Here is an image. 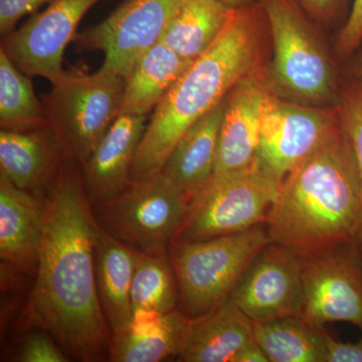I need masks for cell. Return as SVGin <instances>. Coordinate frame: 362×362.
<instances>
[{"instance_id": "1", "label": "cell", "mask_w": 362, "mask_h": 362, "mask_svg": "<svg viewBox=\"0 0 362 362\" xmlns=\"http://www.w3.org/2000/svg\"><path fill=\"white\" fill-rule=\"evenodd\" d=\"M44 202L39 259L26 318L47 331L74 358L104 361L109 358L112 332L97 287L99 223L75 159L66 156Z\"/></svg>"}, {"instance_id": "2", "label": "cell", "mask_w": 362, "mask_h": 362, "mask_svg": "<svg viewBox=\"0 0 362 362\" xmlns=\"http://www.w3.org/2000/svg\"><path fill=\"white\" fill-rule=\"evenodd\" d=\"M361 192L351 147L339 124L283 182L266 226L271 243L302 259L357 243Z\"/></svg>"}, {"instance_id": "3", "label": "cell", "mask_w": 362, "mask_h": 362, "mask_svg": "<svg viewBox=\"0 0 362 362\" xmlns=\"http://www.w3.org/2000/svg\"><path fill=\"white\" fill-rule=\"evenodd\" d=\"M259 2L233 8L218 39L190 64L152 112L130 173L140 181L161 173L185 131L259 69Z\"/></svg>"}, {"instance_id": "4", "label": "cell", "mask_w": 362, "mask_h": 362, "mask_svg": "<svg viewBox=\"0 0 362 362\" xmlns=\"http://www.w3.org/2000/svg\"><path fill=\"white\" fill-rule=\"evenodd\" d=\"M269 243L266 223L213 239L171 242L168 256L183 312L199 319L220 308Z\"/></svg>"}, {"instance_id": "5", "label": "cell", "mask_w": 362, "mask_h": 362, "mask_svg": "<svg viewBox=\"0 0 362 362\" xmlns=\"http://www.w3.org/2000/svg\"><path fill=\"white\" fill-rule=\"evenodd\" d=\"M125 78L101 66L71 68L42 95L47 126L66 156L83 164L120 115Z\"/></svg>"}, {"instance_id": "6", "label": "cell", "mask_w": 362, "mask_h": 362, "mask_svg": "<svg viewBox=\"0 0 362 362\" xmlns=\"http://www.w3.org/2000/svg\"><path fill=\"white\" fill-rule=\"evenodd\" d=\"M273 37L269 89L296 103L318 106L337 93L333 66L323 45L293 0H257Z\"/></svg>"}, {"instance_id": "7", "label": "cell", "mask_w": 362, "mask_h": 362, "mask_svg": "<svg viewBox=\"0 0 362 362\" xmlns=\"http://www.w3.org/2000/svg\"><path fill=\"white\" fill-rule=\"evenodd\" d=\"M280 187L258 160L237 173L213 175L188 201L173 242L213 239L266 223Z\"/></svg>"}, {"instance_id": "8", "label": "cell", "mask_w": 362, "mask_h": 362, "mask_svg": "<svg viewBox=\"0 0 362 362\" xmlns=\"http://www.w3.org/2000/svg\"><path fill=\"white\" fill-rule=\"evenodd\" d=\"M185 195L162 173L127 187L95 209L103 230L142 252L168 251L187 211Z\"/></svg>"}, {"instance_id": "9", "label": "cell", "mask_w": 362, "mask_h": 362, "mask_svg": "<svg viewBox=\"0 0 362 362\" xmlns=\"http://www.w3.org/2000/svg\"><path fill=\"white\" fill-rule=\"evenodd\" d=\"M185 0H125L101 23L73 40L78 52L100 51L104 68L127 78L137 59L160 42Z\"/></svg>"}, {"instance_id": "10", "label": "cell", "mask_w": 362, "mask_h": 362, "mask_svg": "<svg viewBox=\"0 0 362 362\" xmlns=\"http://www.w3.org/2000/svg\"><path fill=\"white\" fill-rule=\"evenodd\" d=\"M339 124V112L267 97L262 114L257 160L282 183Z\"/></svg>"}, {"instance_id": "11", "label": "cell", "mask_w": 362, "mask_h": 362, "mask_svg": "<svg viewBox=\"0 0 362 362\" xmlns=\"http://www.w3.org/2000/svg\"><path fill=\"white\" fill-rule=\"evenodd\" d=\"M301 318L313 327L349 322L362 331V252L357 243L302 259Z\"/></svg>"}, {"instance_id": "12", "label": "cell", "mask_w": 362, "mask_h": 362, "mask_svg": "<svg viewBox=\"0 0 362 362\" xmlns=\"http://www.w3.org/2000/svg\"><path fill=\"white\" fill-rule=\"evenodd\" d=\"M102 0H52L14 32L4 35L1 47L14 65L30 77L51 84L63 76L66 45L73 42L85 14Z\"/></svg>"}, {"instance_id": "13", "label": "cell", "mask_w": 362, "mask_h": 362, "mask_svg": "<svg viewBox=\"0 0 362 362\" xmlns=\"http://www.w3.org/2000/svg\"><path fill=\"white\" fill-rule=\"evenodd\" d=\"M302 271L300 257L270 242L245 272L230 300L252 322L301 318Z\"/></svg>"}, {"instance_id": "14", "label": "cell", "mask_w": 362, "mask_h": 362, "mask_svg": "<svg viewBox=\"0 0 362 362\" xmlns=\"http://www.w3.org/2000/svg\"><path fill=\"white\" fill-rule=\"evenodd\" d=\"M270 92L258 69L228 93L214 175L237 173L256 162L262 114Z\"/></svg>"}, {"instance_id": "15", "label": "cell", "mask_w": 362, "mask_h": 362, "mask_svg": "<svg viewBox=\"0 0 362 362\" xmlns=\"http://www.w3.org/2000/svg\"><path fill=\"white\" fill-rule=\"evenodd\" d=\"M146 122L147 116H119L81 164L83 185L93 209L110 201L131 182V168Z\"/></svg>"}, {"instance_id": "16", "label": "cell", "mask_w": 362, "mask_h": 362, "mask_svg": "<svg viewBox=\"0 0 362 362\" xmlns=\"http://www.w3.org/2000/svg\"><path fill=\"white\" fill-rule=\"evenodd\" d=\"M66 156L49 126L0 131V173L30 194L40 197L47 194Z\"/></svg>"}, {"instance_id": "17", "label": "cell", "mask_w": 362, "mask_h": 362, "mask_svg": "<svg viewBox=\"0 0 362 362\" xmlns=\"http://www.w3.org/2000/svg\"><path fill=\"white\" fill-rule=\"evenodd\" d=\"M44 197L21 189L0 173V257L2 263L30 275H35L39 259Z\"/></svg>"}, {"instance_id": "18", "label": "cell", "mask_w": 362, "mask_h": 362, "mask_svg": "<svg viewBox=\"0 0 362 362\" xmlns=\"http://www.w3.org/2000/svg\"><path fill=\"white\" fill-rule=\"evenodd\" d=\"M192 319L176 309L161 313L148 309L133 311L129 328L113 335L109 359L114 362H159L177 358Z\"/></svg>"}, {"instance_id": "19", "label": "cell", "mask_w": 362, "mask_h": 362, "mask_svg": "<svg viewBox=\"0 0 362 362\" xmlns=\"http://www.w3.org/2000/svg\"><path fill=\"white\" fill-rule=\"evenodd\" d=\"M226 98L192 124L173 147L162 175L189 201L213 177Z\"/></svg>"}, {"instance_id": "20", "label": "cell", "mask_w": 362, "mask_h": 362, "mask_svg": "<svg viewBox=\"0 0 362 362\" xmlns=\"http://www.w3.org/2000/svg\"><path fill=\"white\" fill-rule=\"evenodd\" d=\"M140 252L99 225L95 244L97 287L112 337L127 330L132 320L131 287Z\"/></svg>"}, {"instance_id": "21", "label": "cell", "mask_w": 362, "mask_h": 362, "mask_svg": "<svg viewBox=\"0 0 362 362\" xmlns=\"http://www.w3.org/2000/svg\"><path fill=\"white\" fill-rule=\"evenodd\" d=\"M255 341L252 321L228 299L213 313L192 319L177 361L235 362Z\"/></svg>"}, {"instance_id": "22", "label": "cell", "mask_w": 362, "mask_h": 362, "mask_svg": "<svg viewBox=\"0 0 362 362\" xmlns=\"http://www.w3.org/2000/svg\"><path fill=\"white\" fill-rule=\"evenodd\" d=\"M192 63L161 40L152 45L125 78L120 115L147 116L153 112Z\"/></svg>"}, {"instance_id": "23", "label": "cell", "mask_w": 362, "mask_h": 362, "mask_svg": "<svg viewBox=\"0 0 362 362\" xmlns=\"http://www.w3.org/2000/svg\"><path fill=\"white\" fill-rule=\"evenodd\" d=\"M232 11L220 0H185L160 40L181 58L194 62L218 39Z\"/></svg>"}, {"instance_id": "24", "label": "cell", "mask_w": 362, "mask_h": 362, "mask_svg": "<svg viewBox=\"0 0 362 362\" xmlns=\"http://www.w3.org/2000/svg\"><path fill=\"white\" fill-rule=\"evenodd\" d=\"M254 324V337L269 362H324L322 327L300 317H286Z\"/></svg>"}, {"instance_id": "25", "label": "cell", "mask_w": 362, "mask_h": 362, "mask_svg": "<svg viewBox=\"0 0 362 362\" xmlns=\"http://www.w3.org/2000/svg\"><path fill=\"white\" fill-rule=\"evenodd\" d=\"M0 126L26 130L47 126L42 100L35 96L32 77L26 75L0 49Z\"/></svg>"}, {"instance_id": "26", "label": "cell", "mask_w": 362, "mask_h": 362, "mask_svg": "<svg viewBox=\"0 0 362 362\" xmlns=\"http://www.w3.org/2000/svg\"><path fill=\"white\" fill-rule=\"evenodd\" d=\"M180 301L168 251L140 252L131 287L132 310L148 309L169 313L177 309Z\"/></svg>"}, {"instance_id": "27", "label": "cell", "mask_w": 362, "mask_h": 362, "mask_svg": "<svg viewBox=\"0 0 362 362\" xmlns=\"http://www.w3.org/2000/svg\"><path fill=\"white\" fill-rule=\"evenodd\" d=\"M340 124L351 147L361 192V221L357 244L362 252V86L352 85L343 92L338 106Z\"/></svg>"}, {"instance_id": "28", "label": "cell", "mask_w": 362, "mask_h": 362, "mask_svg": "<svg viewBox=\"0 0 362 362\" xmlns=\"http://www.w3.org/2000/svg\"><path fill=\"white\" fill-rule=\"evenodd\" d=\"M16 361L66 362L70 361L63 349L47 331L37 327L28 331L18 342Z\"/></svg>"}, {"instance_id": "29", "label": "cell", "mask_w": 362, "mask_h": 362, "mask_svg": "<svg viewBox=\"0 0 362 362\" xmlns=\"http://www.w3.org/2000/svg\"><path fill=\"white\" fill-rule=\"evenodd\" d=\"M52 0H0V33L1 37L16 30L26 16H33Z\"/></svg>"}, {"instance_id": "30", "label": "cell", "mask_w": 362, "mask_h": 362, "mask_svg": "<svg viewBox=\"0 0 362 362\" xmlns=\"http://www.w3.org/2000/svg\"><path fill=\"white\" fill-rule=\"evenodd\" d=\"M362 40V0H354L351 11L338 37V51L349 54Z\"/></svg>"}, {"instance_id": "31", "label": "cell", "mask_w": 362, "mask_h": 362, "mask_svg": "<svg viewBox=\"0 0 362 362\" xmlns=\"http://www.w3.org/2000/svg\"><path fill=\"white\" fill-rule=\"evenodd\" d=\"M324 362H362V339L357 343L339 342L322 327Z\"/></svg>"}, {"instance_id": "32", "label": "cell", "mask_w": 362, "mask_h": 362, "mask_svg": "<svg viewBox=\"0 0 362 362\" xmlns=\"http://www.w3.org/2000/svg\"><path fill=\"white\" fill-rule=\"evenodd\" d=\"M305 13L316 20H329L338 13L346 0H293Z\"/></svg>"}, {"instance_id": "33", "label": "cell", "mask_w": 362, "mask_h": 362, "mask_svg": "<svg viewBox=\"0 0 362 362\" xmlns=\"http://www.w3.org/2000/svg\"><path fill=\"white\" fill-rule=\"evenodd\" d=\"M235 362H269V359L265 351L255 341L240 352Z\"/></svg>"}, {"instance_id": "34", "label": "cell", "mask_w": 362, "mask_h": 362, "mask_svg": "<svg viewBox=\"0 0 362 362\" xmlns=\"http://www.w3.org/2000/svg\"><path fill=\"white\" fill-rule=\"evenodd\" d=\"M220 1L230 8H237V7L246 6L252 2V0H220Z\"/></svg>"}, {"instance_id": "35", "label": "cell", "mask_w": 362, "mask_h": 362, "mask_svg": "<svg viewBox=\"0 0 362 362\" xmlns=\"http://www.w3.org/2000/svg\"><path fill=\"white\" fill-rule=\"evenodd\" d=\"M361 77H362V64H361Z\"/></svg>"}]
</instances>
